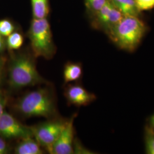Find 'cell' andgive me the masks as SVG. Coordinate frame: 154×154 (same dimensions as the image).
<instances>
[{"label": "cell", "instance_id": "cell-20", "mask_svg": "<svg viewBox=\"0 0 154 154\" xmlns=\"http://www.w3.org/2000/svg\"><path fill=\"white\" fill-rule=\"evenodd\" d=\"M5 98L1 90L0 89V116H1L5 111V107L6 106Z\"/></svg>", "mask_w": 154, "mask_h": 154}, {"label": "cell", "instance_id": "cell-4", "mask_svg": "<svg viewBox=\"0 0 154 154\" xmlns=\"http://www.w3.org/2000/svg\"><path fill=\"white\" fill-rule=\"evenodd\" d=\"M34 55L49 60L55 53V46L49 22L45 18H34L28 32Z\"/></svg>", "mask_w": 154, "mask_h": 154}, {"label": "cell", "instance_id": "cell-22", "mask_svg": "<svg viewBox=\"0 0 154 154\" xmlns=\"http://www.w3.org/2000/svg\"><path fill=\"white\" fill-rule=\"evenodd\" d=\"M4 66V60L2 57H0V81H1V77H2Z\"/></svg>", "mask_w": 154, "mask_h": 154}, {"label": "cell", "instance_id": "cell-13", "mask_svg": "<svg viewBox=\"0 0 154 154\" xmlns=\"http://www.w3.org/2000/svg\"><path fill=\"white\" fill-rule=\"evenodd\" d=\"M34 18H45L49 13L48 0H31Z\"/></svg>", "mask_w": 154, "mask_h": 154}, {"label": "cell", "instance_id": "cell-21", "mask_svg": "<svg viewBox=\"0 0 154 154\" xmlns=\"http://www.w3.org/2000/svg\"><path fill=\"white\" fill-rule=\"evenodd\" d=\"M5 48V43L2 38V36L0 34V53H2Z\"/></svg>", "mask_w": 154, "mask_h": 154}, {"label": "cell", "instance_id": "cell-3", "mask_svg": "<svg viewBox=\"0 0 154 154\" xmlns=\"http://www.w3.org/2000/svg\"><path fill=\"white\" fill-rule=\"evenodd\" d=\"M46 82L30 56L22 54L11 60L9 68V84L11 88L20 89Z\"/></svg>", "mask_w": 154, "mask_h": 154}, {"label": "cell", "instance_id": "cell-17", "mask_svg": "<svg viewBox=\"0 0 154 154\" xmlns=\"http://www.w3.org/2000/svg\"><path fill=\"white\" fill-rule=\"evenodd\" d=\"M107 0H85V5L90 11L95 13L103 6Z\"/></svg>", "mask_w": 154, "mask_h": 154}, {"label": "cell", "instance_id": "cell-10", "mask_svg": "<svg viewBox=\"0 0 154 154\" xmlns=\"http://www.w3.org/2000/svg\"><path fill=\"white\" fill-rule=\"evenodd\" d=\"M14 153L16 154H42L44 153L41 146L34 137L22 139L17 145Z\"/></svg>", "mask_w": 154, "mask_h": 154}, {"label": "cell", "instance_id": "cell-12", "mask_svg": "<svg viewBox=\"0 0 154 154\" xmlns=\"http://www.w3.org/2000/svg\"><path fill=\"white\" fill-rule=\"evenodd\" d=\"M82 66L79 63L68 62L63 69V80L65 84L78 81L82 75Z\"/></svg>", "mask_w": 154, "mask_h": 154}, {"label": "cell", "instance_id": "cell-15", "mask_svg": "<svg viewBox=\"0 0 154 154\" xmlns=\"http://www.w3.org/2000/svg\"><path fill=\"white\" fill-rule=\"evenodd\" d=\"M145 138V147L146 153L154 154V131L151 128H147Z\"/></svg>", "mask_w": 154, "mask_h": 154}, {"label": "cell", "instance_id": "cell-1", "mask_svg": "<svg viewBox=\"0 0 154 154\" xmlns=\"http://www.w3.org/2000/svg\"><path fill=\"white\" fill-rule=\"evenodd\" d=\"M146 30L144 22L138 17L124 16L107 33L118 47L132 52L140 43Z\"/></svg>", "mask_w": 154, "mask_h": 154}, {"label": "cell", "instance_id": "cell-7", "mask_svg": "<svg viewBox=\"0 0 154 154\" xmlns=\"http://www.w3.org/2000/svg\"><path fill=\"white\" fill-rule=\"evenodd\" d=\"M76 116L77 114H75L67 120L65 126L53 146V154H74V121Z\"/></svg>", "mask_w": 154, "mask_h": 154}, {"label": "cell", "instance_id": "cell-23", "mask_svg": "<svg viewBox=\"0 0 154 154\" xmlns=\"http://www.w3.org/2000/svg\"><path fill=\"white\" fill-rule=\"evenodd\" d=\"M151 124L152 125V126L154 127V115L152 116V117L151 118Z\"/></svg>", "mask_w": 154, "mask_h": 154}, {"label": "cell", "instance_id": "cell-9", "mask_svg": "<svg viewBox=\"0 0 154 154\" xmlns=\"http://www.w3.org/2000/svg\"><path fill=\"white\" fill-rule=\"evenodd\" d=\"M64 94L69 103L79 107L89 105L96 99L94 94L78 84L67 86Z\"/></svg>", "mask_w": 154, "mask_h": 154}, {"label": "cell", "instance_id": "cell-5", "mask_svg": "<svg viewBox=\"0 0 154 154\" xmlns=\"http://www.w3.org/2000/svg\"><path fill=\"white\" fill-rule=\"evenodd\" d=\"M67 121L53 120L32 127L33 137L39 144L50 154L60 133L66 125Z\"/></svg>", "mask_w": 154, "mask_h": 154}, {"label": "cell", "instance_id": "cell-18", "mask_svg": "<svg viewBox=\"0 0 154 154\" xmlns=\"http://www.w3.org/2000/svg\"><path fill=\"white\" fill-rule=\"evenodd\" d=\"M140 11L150 10L154 8V0H135Z\"/></svg>", "mask_w": 154, "mask_h": 154}, {"label": "cell", "instance_id": "cell-8", "mask_svg": "<svg viewBox=\"0 0 154 154\" xmlns=\"http://www.w3.org/2000/svg\"><path fill=\"white\" fill-rule=\"evenodd\" d=\"M95 14V25L106 33L124 17L109 0H107L103 6Z\"/></svg>", "mask_w": 154, "mask_h": 154}, {"label": "cell", "instance_id": "cell-2", "mask_svg": "<svg viewBox=\"0 0 154 154\" xmlns=\"http://www.w3.org/2000/svg\"><path fill=\"white\" fill-rule=\"evenodd\" d=\"M17 111L25 118H50L56 114V105L53 93L48 88L30 91L19 99L16 105Z\"/></svg>", "mask_w": 154, "mask_h": 154}, {"label": "cell", "instance_id": "cell-6", "mask_svg": "<svg viewBox=\"0 0 154 154\" xmlns=\"http://www.w3.org/2000/svg\"><path fill=\"white\" fill-rule=\"evenodd\" d=\"M0 136L8 139H23L33 137L32 127L27 126L4 111L0 116Z\"/></svg>", "mask_w": 154, "mask_h": 154}, {"label": "cell", "instance_id": "cell-19", "mask_svg": "<svg viewBox=\"0 0 154 154\" xmlns=\"http://www.w3.org/2000/svg\"><path fill=\"white\" fill-rule=\"evenodd\" d=\"M9 147L2 137L0 136V154H8Z\"/></svg>", "mask_w": 154, "mask_h": 154}, {"label": "cell", "instance_id": "cell-11", "mask_svg": "<svg viewBox=\"0 0 154 154\" xmlns=\"http://www.w3.org/2000/svg\"><path fill=\"white\" fill-rule=\"evenodd\" d=\"M111 4L123 14V16H139L138 9L135 0H109Z\"/></svg>", "mask_w": 154, "mask_h": 154}, {"label": "cell", "instance_id": "cell-14", "mask_svg": "<svg viewBox=\"0 0 154 154\" xmlns=\"http://www.w3.org/2000/svg\"><path fill=\"white\" fill-rule=\"evenodd\" d=\"M23 43V37L21 33L13 32L10 34L7 39L6 45L10 50L20 49Z\"/></svg>", "mask_w": 154, "mask_h": 154}, {"label": "cell", "instance_id": "cell-16", "mask_svg": "<svg viewBox=\"0 0 154 154\" xmlns=\"http://www.w3.org/2000/svg\"><path fill=\"white\" fill-rule=\"evenodd\" d=\"M14 26L10 21L2 20L0 21V34L2 37H8L14 32Z\"/></svg>", "mask_w": 154, "mask_h": 154}]
</instances>
